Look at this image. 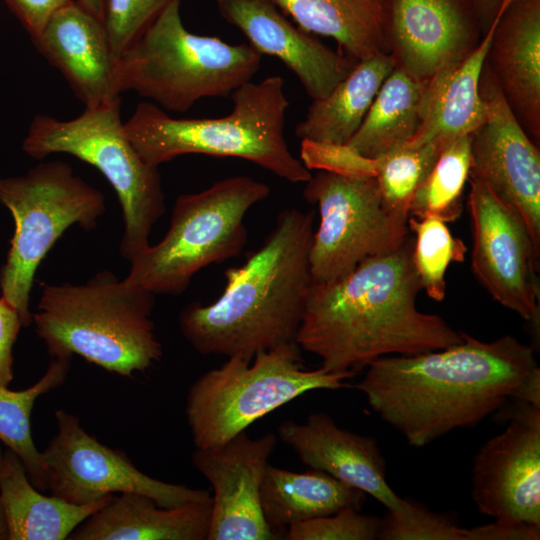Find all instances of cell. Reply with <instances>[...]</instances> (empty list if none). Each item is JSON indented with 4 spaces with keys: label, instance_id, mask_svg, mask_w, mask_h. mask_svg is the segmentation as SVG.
Returning <instances> with one entry per match:
<instances>
[{
    "label": "cell",
    "instance_id": "cell-39",
    "mask_svg": "<svg viewBox=\"0 0 540 540\" xmlns=\"http://www.w3.org/2000/svg\"><path fill=\"white\" fill-rule=\"evenodd\" d=\"M472 540H538L540 528L525 524L494 522L470 528Z\"/></svg>",
    "mask_w": 540,
    "mask_h": 540
},
{
    "label": "cell",
    "instance_id": "cell-29",
    "mask_svg": "<svg viewBox=\"0 0 540 540\" xmlns=\"http://www.w3.org/2000/svg\"><path fill=\"white\" fill-rule=\"evenodd\" d=\"M51 358L43 376L29 388L13 391L0 386V440L18 455L30 481L40 491L48 490L47 475L42 452L33 441L31 412L41 395L65 382L73 356Z\"/></svg>",
    "mask_w": 540,
    "mask_h": 540
},
{
    "label": "cell",
    "instance_id": "cell-12",
    "mask_svg": "<svg viewBox=\"0 0 540 540\" xmlns=\"http://www.w3.org/2000/svg\"><path fill=\"white\" fill-rule=\"evenodd\" d=\"M57 433L42 452L48 490L67 502L84 505L114 493H139L163 507L211 501L208 490L155 479L140 471L120 450L90 435L79 418L55 412Z\"/></svg>",
    "mask_w": 540,
    "mask_h": 540
},
{
    "label": "cell",
    "instance_id": "cell-40",
    "mask_svg": "<svg viewBox=\"0 0 540 540\" xmlns=\"http://www.w3.org/2000/svg\"><path fill=\"white\" fill-rule=\"evenodd\" d=\"M485 33L495 19L505 0H471Z\"/></svg>",
    "mask_w": 540,
    "mask_h": 540
},
{
    "label": "cell",
    "instance_id": "cell-32",
    "mask_svg": "<svg viewBox=\"0 0 540 540\" xmlns=\"http://www.w3.org/2000/svg\"><path fill=\"white\" fill-rule=\"evenodd\" d=\"M407 227L416 236L412 261L421 287L440 302L446 292L445 272L451 262L464 260L467 247L440 220L409 217Z\"/></svg>",
    "mask_w": 540,
    "mask_h": 540
},
{
    "label": "cell",
    "instance_id": "cell-16",
    "mask_svg": "<svg viewBox=\"0 0 540 540\" xmlns=\"http://www.w3.org/2000/svg\"><path fill=\"white\" fill-rule=\"evenodd\" d=\"M513 408L505 429L475 455L472 499L497 521L540 528V405Z\"/></svg>",
    "mask_w": 540,
    "mask_h": 540
},
{
    "label": "cell",
    "instance_id": "cell-7",
    "mask_svg": "<svg viewBox=\"0 0 540 540\" xmlns=\"http://www.w3.org/2000/svg\"><path fill=\"white\" fill-rule=\"evenodd\" d=\"M269 194L265 183L238 175L179 195L167 233L129 261L125 279L153 295H181L201 269L242 252L247 242L244 218Z\"/></svg>",
    "mask_w": 540,
    "mask_h": 540
},
{
    "label": "cell",
    "instance_id": "cell-24",
    "mask_svg": "<svg viewBox=\"0 0 540 540\" xmlns=\"http://www.w3.org/2000/svg\"><path fill=\"white\" fill-rule=\"evenodd\" d=\"M76 505L37 489L23 462L10 449L4 451L0 471V498L5 512L8 540H64L112 497Z\"/></svg>",
    "mask_w": 540,
    "mask_h": 540
},
{
    "label": "cell",
    "instance_id": "cell-25",
    "mask_svg": "<svg viewBox=\"0 0 540 540\" xmlns=\"http://www.w3.org/2000/svg\"><path fill=\"white\" fill-rule=\"evenodd\" d=\"M365 495L320 470L300 473L268 464L261 484L260 504L267 524L276 532L345 507L361 510Z\"/></svg>",
    "mask_w": 540,
    "mask_h": 540
},
{
    "label": "cell",
    "instance_id": "cell-5",
    "mask_svg": "<svg viewBox=\"0 0 540 540\" xmlns=\"http://www.w3.org/2000/svg\"><path fill=\"white\" fill-rule=\"evenodd\" d=\"M154 304L155 295L103 270L84 284L42 283L32 323L51 357L76 354L131 377L162 357Z\"/></svg>",
    "mask_w": 540,
    "mask_h": 540
},
{
    "label": "cell",
    "instance_id": "cell-20",
    "mask_svg": "<svg viewBox=\"0 0 540 540\" xmlns=\"http://www.w3.org/2000/svg\"><path fill=\"white\" fill-rule=\"evenodd\" d=\"M279 439L310 469L323 471L361 490L389 509L399 497L386 479V462L375 438L340 428L326 413H312L304 423L286 420Z\"/></svg>",
    "mask_w": 540,
    "mask_h": 540
},
{
    "label": "cell",
    "instance_id": "cell-8",
    "mask_svg": "<svg viewBox=\"0 0 540 540\" xmlns=\"http://www.w3.org/2000/svg\"><path fill=\"white\" fill-rule=\"evenodd\" d=\"M120 98L84 111L70 120L35 115L22 149L34 159L70 154L96 167L119 199L123 234L120 255L130 261L149 244L154 224L165 212L158 167L147 164L125 135Z\"/></svg>",
    "mask_w": 540,
    "mask_h": 540
},
{
    "label": "cell",
    "instance_id": "cell-11",
    "mask_svg": "<svg viewBox=\"0 0 540 540\" xmlns=\"http://www.w3.org/2000/svg\"><path fill=\"white\" fill-rule=\"evenodd\" d=\"M305 200L318 206L309 266L314 284L341 278L364 260L399 248L409 229L382 202L375 178L320 171L306 182Z\"/></svg>",
    "mask_w": 540,
    "mask_h": 540
},
{
    "label": "cell",
    "instance_id": "cell-6",
    "mask_svg": "<svg viewBox=\"0 0 540 540\" xmlns=\"http://www.w3.org/2000/svg\"><path fill=\"white\" fill-rule=\"evenodd\" d=\"M261 61L248 43L188 31L180 0H174L118 58L116 89L134 91L163 110L186 112L202 98L230 96L252 80Z\"/></svg>",
    "mask_w": 540,
    "mask_h": 540
},
{
    "label": "cell",
    "instance_id": "cell-3",
    "mask_svg": "<svg viewBox=\"0 0 540 540\" xmlns=\"http://www.w3.org/2000/svg\"><path fill=\"white\" fill-rule=\"evenodd\" d=\"M314 211H281L262 245L238 267L211 304L193 302L179 314V328L200 354L252 361L262 351L296 342L313 280L309 250Z\"/></svg>",
    "mask_w": 540,
    "mask_h": 540
},
{
    "label": "cell",
    "instance_id": "cell-9",
    "mask_svg": "<svg viewBox=\"0 0 540 540\" xmlns=\"http://www.w3.org/2000/svg\"><path fill=\"white\" fill-rule=\"evenodd\" d=\"M297 342L257 353L252 361L229 357L189 388L186 417L196 448L224 444L258 419L312 390L347 386L351 372L302 365Z\"/></svg>",
    "mask_w": 540,
    "mask_h": 540
},
{
    "label": "cell",
    "instance_id": "cell-22",
    "mask_svg": "<svg viewBox=\"0 0 540 540\" xmlns=\"http://www.w3.org/2000/svg\"><path fill=\"white\" fill-rule=\"evenodd\" d=\"M212 500L173 507L124 492L82 522L69 540H207Z\"/></svg>",
    "mask_w": 540,
    "mask_h": 540
},
{
    "label": "cell",
    "instance_id": "cell-34",
    "mask_svg": "<svg viewBox=\"0 0 540 540\" xmlns=\"http://www.w3.org/2000/svg\"><path fill=\"white\" fill-rule=\"evenodd\" d=\"M381 518L364 515L354 507L294 524L287 540H373L378 539Z\"/></svg>",
    "mask_w": 540,
    "mask_h": 540
},
{
    "label": "cell",
    "instance_id": "cell-38",
    "mask_svg": "<svg viewBox=\"0 0 540 540\" xmlns=\"http://www.w3.org/2000/svg\"><path fill=\"white\" fill-rule=\"evenodd\" d=\"M74 0H5L10 11L33 39L38 36L51 16Z\"/></svg>",
    "mask_w": 540,
    "mask_h": 540
},
{
    "label": "cell",
    "instance_id": "cell-31",
    "mask_svg": "<svg viewBox=\"0 0 540 540\" xmlns=\"http://www.w3.org/2000/svg\"><path fill=\"white\" fill-rule=\"evenodd\" d=\"M443 147L436 141L401 146L377 159L376 181L385 208L408 221L412 196L435 164Z\"/></svg>",
    "mask_w": 540,
    "mask_h": 540
},
{
    "label": "cell",
    "instance_id": "cell-18",
    "mask_svg": "<svg viewBox=\"0 0 540 540\" xmlns=\"http://www.w3.org/2000/svg\"><path fill=\"white\" fill-rule=\"evenodd\" d=\"M220 15L261 55L278 58L312 100L326 97L358 61L295 26L274 0H216Z\"/></svg>",
    "mask_w": 540,
    "mask_h": 540
},
{
    "label": "cell",
    "instance_id": "cell-37",
    "mask_svg": "<svg viewBox=\"0 0 540 540\" xmlns=\"http://www.w3.org/2000/svg\"><path fill=\"white\" fill-rule=\"evenodd\" d=\"M22 327L18 312L0 297V386L14 378L13 346Z\"/></svg>",
    "mask_w": 540,
    "mask_h": 540
},
{
    "label": "cell",
    "instance_id": "cell-43",
    "mask_svg": "<svg viewBox=\"0 0 540 540\" xmlns=\"http://www.w3.org/2000/svg\"><path fill=\"white\" fill-rule=\"evenodd\" d=\"M3 460H4V451L0 447V471L2 468Z\"/></svg>",
    "mask_w": 540,
    "mask_h": 540
},
{
    "label": "cell",
    "instance_id": "cell-26",
    "mask_svg": "<svg viewBox=\"0 0 540 540\" xmlns=\"http://www.w3.org/2000/svg\"><path fill=\"white\" fill-rule=\"evenodd\" d=\"M394 68L387 52L358 61L326 97L312 101L295 135L301 140L348 143Z\"/></svg>",
    "mask_w": 540,
    "mask_h": 540
},
{
    "label": "cell",
    "instance_id": "cell-42",
    "mask_svg": "<svg viewBox=\"0 0 540 540\" xmlns=\"http://www.w3.org/2000/svg\"><path fill=\"white\" fill-rule=\"evenodd\" d=\"M0 540H8V528L4 508L0 498Z\"/></svg>",
    "mask_w": 540,
    "mask_h": 540
},
{
    "label": "cell",
    "instance_id": "cell-2",
    "mask_svg": "<svg viewBox=\"0 0 540 540\" xmlns=\"http://www.w3.org/2000/svg\"><path fill=\"white\" fill-rule=\"evenodd\" d=\"M406 237L394 251L370 257L336 280L311 287L296 342L329 372L356 374L374 360L414 355L462 341L437 314L421 312L422 289Z\"/></svg>",
    "mask_w": 540,
    "mask_h": 540
},
{
    "label": "cell",
    "instance_id": "cell-13",
    "mask_svg": "<svg viewBox=\"0 0 540 540\" xmlns=\"http://www.w3.org/2000/svg\"><path fill=\"white\" fill-rule=\"evenodd\" d=\"M468 182L472 272L495 301L538 327L540 252L527 225L487 185L473 178Z\"/></svg>",
    "mask_w": 540,
    "mask_h": 540
},
{
    "label": "cell",
    "instance_id": "cell-30",
    "mask_svg": "<svg viewBox=\"0 0 540 540\" xmlns=\"http://www.w3.org/2000/svg\"><path fill=\"white\" fill-rule=\"evenodd\" d=\"M471 166V134L447 144L415 190L408 215L416 219L454 222L462 212V196Z\"/></svg>",
    "mask_w": 540,
    "mask_h": 540
},
{
    "label": "cell",
    "instance_id": "cell-21",
    "mask_svg": "<svg viewBox=\"0 0 540 540\" xmlns=\"http://www.w3.org/2000/svg\"><path fill=\"white\" fill-rule=\"evenodd\" d=\"M506 102L534 142L540 140V0H511L486 58Z\"/></svg>",
    "mask_w": 540,
    "mask_h": 540
},
{
    "label": "cell",
    "instance_id": "cell-19",
    "mask_svg": "<svg viewBox=\"0 0 540 540\" xmlns=\"http://www.w3.org/2000/svg\"><path fill=\"white\" fill-rule=\"evenodd\" d=\"M31 40L85 107L120 98L115 82L117 61L104 21L75 0L55 12Z\"/></svg>",
    "mask_w": 540,
    "mask_h": 540
},
{
    "label": "cell",
    "instance_id": "cell-17",
    "mask_svg": "<svg viewBox=\"0 0 540 540\" xmlns=\"http://www.w3.org/2000/svg\"><path fill=\"white\" fill-rule=\"evenodd\" d=\"M277 435L250 438L243 431L222 445L196 448L193 466L213 488L207 540H275L267 524L260 489Z\"/></svg>",
    "mask_w": 540,
    "mask_h": 540
},
{
    "label": "cell",
    "instance_id": "cell-27",
    "mask_svg": "<svg viewBox=\"0 0 540 540\" xmlns=\"http://www.w3.org/2000/svg\"><path fill=\"white\" fill-rule=\"evenodd\" d=\"M299 28L332 38L356 61L386 52L382 0H274Z\"/></svg>",
    "mask_w": 540,
    "mask_h": 540
},
{
    "label": "cell",
    "instance_id": "cell-41",
    "mask_svg": "<svg viewBox=\"0 0 540 540\" xmlns=\"http://www.w3.org/2000/svg\"><path fill=\"white\" fill-rule=\"evenodd\" d=\"M87 11L104 21L105 0H75Z\"/></svg>",
    "mask_w": 540,
    "mask_h": 540
},
{
    "label": "cell",
    "instance_id": "cell-23",
    "mask_svg": "<svg viewBox=\"0 0 540 540\" xmlns=\"http://www.w3.org/2000/svg\"><path fill=\"white\" fill-rule=\"evenodd\" d=\"M511 0H505L478 45L442 81L427 87L424 118L416 134L403 146L431 141L445 147L470 135L486 120L479 83L497 21Z\"/></svg>",
    "mask_w": 540,
    "mask_h": 540
},
{
    "label": "cell",
    "instance_id": "cell-33",
    "mask_svg": "<svg viewBox=\"0 0 540 540\" xmlns=\"http://www.w3.org/2000/svg\"><path fill=\"white\" fill-rule=\"evenodd\" d=\"M381 540H472L470 528L461 527L445 514L401 498L381 519Z\"/></svg>",
    "mask_w": 540,
    "mask_h": 540
},
{
    "label": "cell",
    "instance_id": "cell-35",
    "mask_svg": "<svg viewBox=\"0 0 540 540\" xmlns=\"http://www.w3.org/2000/svg\"><path fill=\"white\" fill-rule=\"evenodd\" d=\"M172 1L174 0H105L104 24L116 61Z\"/></svg>",
    "mask_w": 540,
    "mask_h": 540
},
{
    "label": "cell",
    "instance_id": "cell-28",
    "mask_svg": "<svg viewBox=\"0 0 540 540\" xmlns=\"http://www.w3.org/2000/svg\"><path fill=\"white\" fill-rule=\"evenodd\" d=\"M426 91L427 85L394 68L347 144L368 158L403 146L422 124Z\"/></svg>",
    "mask_w": 540,
    "mask_h": 540
},
{
    "label": "cell",
    "instance_id": "cell-36",
    "mask_svg": "<svg viewBox=\"0 0 540 540\" xmlns=\"http://www.w3.org/2000/svg\"><path fill=\"white\" fill-rule=\"evenodd\" d=\"M300 160L308 169H318L352 178H375L377 159L360 154L352 146L301 140Z\"/></svg>",
    "mask_w": 540,
    "mask_h": 540
},
{
    "label": "cell",
    "instance_id": "cell-4",
    "mask_svg": "<svg viewBox=\"0 0 540 540\" xmlns=\"http://www.w3.org/2000/svg\"><path fill=\"white\" fill-rule=\"evenodd\" d=\"M232 111L219 118H173L152 102H140L123 122L139 156L159 165L186 154L250 161L291 183L312 174L290 151L284 137L289 101L279 75L244 83L230 95Z\"/></svg>",
    "mask_w": 540,
    "mask_h": 540
},
{
    "label": "cell",
    "instance_id": "cell-10",
    "mask_svg": "<svg viewBox=\"0 0 540 540\" xmlns=\"http://www.w3.org/2000/svg\"><path fill=\"white\" fill-rule=\"evenodd\" d=\"M0 204L15 230L0 270L1 297L32 324L30 293L39 264L72 225L96 227L105 211L104 195L63 161L42 162L27 173L0 179Z\"/></svg>",
    "mask_w": 540,
    "mask_h": 540
},
{
    "label": "cell",
    "instance_id": "cell-15",
    "mask_svg": "<svg viewBox=\"0 0 540 540\" xmlns=\"http://www.w3.org/2000/svg\"><path fill=\"white\" fill-rule=\"evenodd\" d=\"M480 95L485 122L471 134L469 178L481 181L524 219L540 252V153L485 62Z\"/></svg>",
    "mask_w": 540,
    "mask_h": 540
},
{
    "label": "cell",
    "instance_id": "cell-1",
    "mask_svg": "<svg viewBox=\"0 0 540 540\" xmlns=\"http://www.w3.org/2000/svg\"><path fill=\"white\" fill-rule=\"evenodd\" d=\"M356 384L372 410L423 447L472 427L511 402L540 405V367L534 350L512 335L462 341L414 355L378 358Z\"/></svg>",
    "mask_w": 540,
    "mask_h": 540
},
{
    "label": "cell",
    "instance_id": "cell-14",
    "mask_svg": "<svg viewBox=\"0 0 540 540\" xmlns=\"http://www.w3.org/2000/svg\"><path fill=\"white\" fill-rule=\"evenodd\" d=\"M482 28L471 0H382V33L394 66L432 86L478 45Z\"/></svg>",
    "mask_w": 540,
    "mask_h": 540
}]
</instances>
